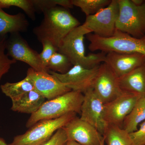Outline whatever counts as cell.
<instances>
[{"label":"cell","instance_id":"cell-19","mask_svg":"<svg viewBox=\"0 0 145 145\" xmlns=\"http://www.w3.org/2000/svg\"><path fill=\"white\" fill-rule=\"evenodd\" d=\"M145 121V97L137 101L129 114L125 118L122 128L128 133L136 131L140 123Z\"/></svg>","mask_w":145,"mask_h":145},{"label":"cell","instance_id":"cell-24","mask_svg":"<svg viewBox=\"0 0 145 145\" xmlns=\"http://www.w3.org/2000/svg\"><path fill=\"white\" fill-rule=\"evenodd\" d=\"M16 7L22 9L32 20L36 19V10L32 0H0V8H9Z\"/></svg>","mask_w":145,"mask_h":145},{"label":"cell","instance_id":"cell-22","mask_svg":"<svg viewBox=\"0 0 145 145\" xmlns=\"http://www.w3.org/2000/svg\"><path fill=\"white\" fill-rule=\"evenodd\" d=\"M72 5L80 8L86 16H91L105 8L111 0H71Z\"/></svg>","mask_w":145,"mask_h":145},{"label":"cell","instance_id":"cell-6","mask_svg":"<svg viewBox=\"0 0 145 145\" xmlns=\"http://www.w3.org/2000/svg\"><path fill=\"white\" fill-rule=\"evenodd\" d=\"M119 14L116 24L117 30L135 38L145 35V1L137 5L131 0H117Z\"/></svg>","mask_w":145,"mask_h":145},{"label":"cell","instance_id":"cell-23","mask_svg":"<svg viewBox=\"0 0 145 145\" xmlns=\"http://www.w3.org/2000/svg\"><path fill=\"white\" fill-rule=\"evenodd\" d=\"M73 66L65 55L57 52L50 60L47 67L50 71L63 74L67 72Z\"/></svg>","mask_w":145,"mask_h":145},{"label":"cell","instance_id":"cell-32","mask_svg":"<svg viewBox=\"0 0 145 145\" xmlns=\"http://www.w3.org/2000/svg\"><path fill=\"white\" fill-rule=\"evenodd\" d=\"M105 137H104L103 139L102 140V142H101V145H105Z\"/></svg>","mask_w":145,"mask_h":145},{"label":"cell","instance_id":"cell-28","mask_svg":"<svg viewBox=\"0 0 145 145\" xmlns=\"http://www.w3.org/2000/svg\"><path fill=\"white\" fill-rule=\"evenodd\" d=\"M67 141L66 133L63 127L58 130L48 142L42 145H65Z\"/></svg>","mask_w":145,"mask_h":145},{"label":"cell","instance_id":"cell-4","mask_svg":"<svg viewBox=\"0 0 145 145\" xmlns=\"http://www.w3.org/2000/svg\"><path fill=\"white\" fill-rule=\"evenodd\" d=\"M91 51L138 53L145 55V35L137 38L116 29L114 35L103 38L93 34L86 35Z\"/></svg>","mask_w":145,"mask_h":145},{"label":"cell","instance_id":"cell-16","mask_svg":"<svg viewBox=\"0 0 145 145\" xmlns=\"http://www.w3.org/2000/svg\"><path fill=\"white\" fill-rule=\"evenodd\" d=\"M118 83L124 92L136 93L145 97V63L118 78Z\"/></svg>","mask_w":145,"mask_h":145},{"label":"cell","instance_id":"cell-3","mask_svg":"<svg viewBox=\"0 0 145 145\" xmlns=\"http://www.w3.org/2000/svg\"><path fill=\"white\" fill-rule=\"evenodd\" d=\"M84 97L83 93L71 91L45 101L36 112L31 114L27 122L26 127L29 128L39 121L57 119L70 112L80 114Z\"/></svg>","mask_w":145,"mask_h":145},{"label":"cell","instance_id":"cell-7","mask_svg":"<svg viewBox=\"0 0 145 145\" xmlns=\"http://www.w3.org/2000/svg\"><path fill=\"white\" fill-rule=\"evenodd\" d=\"M119 14L117 0H111L105 8L94 15L87 16L82 25L96 36L108 38L114 35Z\"/></svg>","mask_w":145,"mask_h":145},{"label":"cell","instance_id":"cell-8","mask_svg":"<svg viewBox=\"0 0 145 145\" xmlns=\"http://www.w3.org/2000/svg\"><path fill=\"white\" fill-rule=\"evenodd\" d=\"M7 55L16 61L23 62L34 70L49 72L45 67L40 57V54L32 49L20 33L10 34L6 44Z\"/></svg>","mask_w":145,"mask_h":145},{"label":"cell","instance_id":"cell-27","mask_svg":"<svg viewBox=\"0 0 145 145\" xmlns=\"http://www.w3.org/2000/svg\"><path fill=\"white\" fill-rule=\"evenodd\" d=\"M42 44L43 49L42 52L39 53L40 57L43 65L48 68L50 60L53 55L57 52V49L49 41L43 42Z\"/></svg>","mask_w":145,"mask_h":145},{"label":"cell","instance_id":"cell-30","mask_svg":"<svg viewBox=\"0 0 145 145\" xmlns=\"http://www.w3.org/2000/svg\"><path fill=\"white\" fill-rule=\"evenodd\" d=\"M65 145H82L74 141H67Z\"/></svg>","mask_w":145,"mask_h":145},{"label":"cell","instance_id":"cell-1","mask_svg":"<svg viewBox=\"0 0 145 145\" xmlns=\"http://www.w3.org/2000/svg\"><path fill=\"white\" fill-rule=\"evenodd\" d=\"M44 18L33 33L41 43L51 42L57 49L63 40L73 29L81 25L67 8L57 6L43 12Z\"/></svg>","mask_w":145,"mask_h":145},{"label":"cell","instance_id":"cell-20","mask_svg":"<svg viewBox=\"0 0 145 145\" xmlns=\"http://www.w3.org/2000/svg\"><path fill=\"white\" fill-rule=\"evenodd\" d=\"M3 93L12 101L19 100L25 93L34 89V86L28 77L15 83L6 82L1 86Z\"/></svg>","mask_w":145,"mask_h":145},{"label":"cell","instance_id":"cell-18","mask_svg":"<svg viewBox=\"0 0 145 145\" xmlns=\"http://www.w3.org/2000/svg\"><path fill=\"white\" fill-rule=\"evenodd\" d=\"M46 99L38 91L33 89L12 101L11 110L16 112L32 114L36 112L45 102Z\"/></svg>","mask_w":145,"mask_h":145},{"label":"cell","instance_id":"cell-21","mask_svg":"<svg viewBox=\"0 0 145 145\" xmlns=\"http://www.w3.org/2000/svg\"><path fill=\"white\" fill-rule=\"evenodd\" d=\"M104 137L107 145H135L129 133L113 125H108Z\"/></svg>","mask_w":145,"mask_h":145},{"label":"cell","instance_id":"cell-12","mask_svg":"<svg viewBox=\"0 0 145 145\" xmlns=\"http://www.w3.org/2000/svg\"><path fill=\"white\" fill-rule=\"evenodd\" d=\"M93 90L104 104L113 101L123 93L118 83V78L106 63L99 66Z\"/></svg>","mask_w":145,"mask_h":145},{"label":"cell","instance_id":"cell-25","mask_svg":"<svg viewBox=\"0 0 145 145\" xmlns=\"http://www.w3.org/2000/svg\"><path fill=\"white\" fill-rule=\"evenodd\" d=\"M36 12L42 13L44 11L60 6L67 8H73L71 0H32Z\"/></svg>","mask_w":145,"mask_h":145},{"label":"cell","instance_id":"cell-29","mask_svg":"<svg viewBox=\"0 0 145 145\" xmlns=\"http://www.w3.org/2000/svg\"><path fill=\"white\" fill-rule=\"evenodd\" d=\"M129 134L135 145H145V121L140 124L139 129Z\"/></svg>","mask_w":145,"mask_h":145},{"label":"cell","instance_id":"cell-5","mask_svg":"<svg viewBox=\"0 0 145 145\" xmlns=\"http://www.w3.org/2000/svg\"><path fill=\"white\" fill-rule=\"evenodd\" d=\"M72 112L55 119H44L37 122L25 133L14 137L10 145H42L46 142L55 133L63 127L76 117Z\"/></svg>","mask_w":145,"mask_h":145},{"label":"cell","instance_id":"cell-10","mask_svg":"<svg viewBox=\"0 0 145 145\" xmlns=\"http://www.w3.org/2000/svg\"><path fill=\"white\" fill-rule=\"evenodd\" d=\"M84 95L80 118L94 127L104 136L108 126L104 117V103L93 89Z\"/></svg>","mask_w":145,"mask_h":145},{"label":"cell","instance_id":"cell-2","mask_svg":"<svg viewBox=\"0 0 145 145\" xmlns=\"http://www.w3.org/2000/svg\"><path fill=\"white\" fill-rule=\"evenodd\" d=\"M90 32L82 25L73 29L63 40L57 52L65 55L73 65L92 69L105 62L106 53L101 52L86 55L85 36Z\"/></svg>","mask_w":145,"mask_h":145},{"label":"cell","instance_id":"cell-31","mask_svg":"<svg viewBox=\"0 0 145 145\" xmlns=\"http://www.w3.org/2000/svg\"><path fill=\"white\" fill-rule=\"evenodd\" d=\"M0 145H10L6 143L5 141L3 138L0 137Z\"/></svg>","mask_w":145,"mask_h":145},{"label":"cell","instance_id":"cell-11","mask_svg":"<svg viewBox=\"0 0 145 145\" xmlns=\"http://www.w3.org/2000/svg\"><path fill=\"white\" fill-rule=\"evenodd\" d=\"M142 96L136 93L124 92L117 99L104 104V117L108 125L122 128L125 117Z\"/></svg>","mask_w":145,"mask_h":145},{"label":"cell","instance_id":"cell-17","mask_svg":"<svg viewBox=\"0 0 145 145\" xmlns=\"http://www.w3.org/2000/svg\"><path fill=\"white\" fill-rule=\"evenodd\" d=\"M29 23L21 13L10 15L0 8V36L27 31Z\"/></svg>","mask_w":145,"mask_h":145},{"label":"cell","instance_id":"cell-15","mask_svg":"<svg viewBox=\"0 0 145 145\" xmlns=\"http://www.w3.org/2000/svg\"><path fill=\"white\" fill-rule=\"evenodd\" d=\"M104 63L119 78L144 64L145 55L138 53L110 52L106 53Z\"/></svg>","mask_w":145,"mask_h":145},{"label":"cell","instance_id":"cell-13","mask_svg":"<svg viewBox=\"0 0 145 145\" xmlns=\"http://www.w3.org/2000/svg\"><path fill=\"white\" fill-rule=\"evenodd\" d=\"M26 76L31 80L34 89L48 101L71 91L49 72L37 71L29 68Z\"/></svg>","mask_w":145,"mask_h":145},{"label":"cell","instance_id":"cell-26","mask_svg":"<svg viewBox=\"0 0 145 145\" xmlns=\"http://www.w3.org/2000/svg\"><path fill=\"white\" fill-rule=\"evenodd\" d=\"M7 39V35L0 36V80L3 76L9 71L11 66L17 62L13 59H10L5 54Z\"/></svg>","mask_w":145,"mask_h":145},{"label":"cell","instance_id":"cell-14","mask_svg":"<svg viewBox=\"0 0 145 145\" xmlns=\"http://www.w3.org/2000/svg\"><path fill=\"white\" fill-rule=\"evenodd\" d=\"M63 129L68 141H74L82 145H100L104 136L91 125L76 116Z\"/></svg>","mask_w":145,"mask_h":145},{"label":"cell","instance_id":"cell-9","mask_svg":"<svg viewBox=\"0 0 145 145\" xmlns=\"http://www.w3.org/2000/svg\"><path fill=\"white\" fill-rule=\"evenodd\" d=\"M99 66L87 69L80 65H74L65 74H61L50 71L49 73L56 77L71 91L85 94L93 89Z\"/></svg>","mask_w":145,"mask_h":145}]
</instances>
